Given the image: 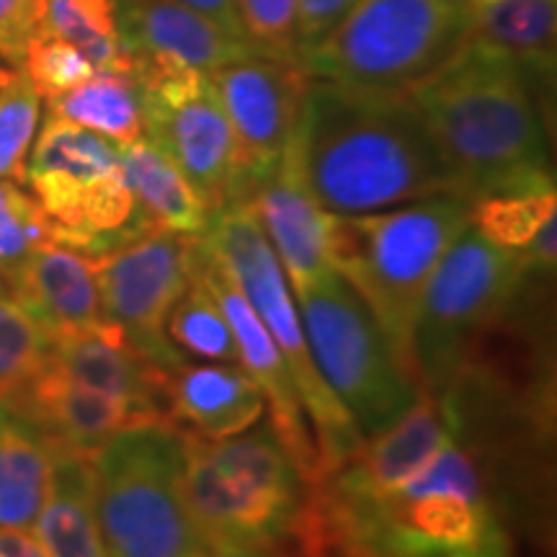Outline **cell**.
Returning <instances> with one entry per match:
<instances>
[{"label":"cell","instance_id":"cell-9","mask_svg":"<svg viewBox=\"0 0 557 557\" xmlns=\"http://www.w3.org/2000/svg\"><path fill=\"white\" fill-rule=\"evenodd\" d=\"M24 184L52 227V243L107 256L156 230L139 212L120 148L96 132L47 114L26 160Z\"/></svg>","mask_w":557,"mask_h":557},{"label":"cell","instance_id":"cell-37","mask_svg":"<svg viewBox=\"0 0 557 557\" xmlns=\"http://www.w3.org/2000/svg\"><path fill=\"white\" fill-rule=\"evenodd\" d=\"M357 5V0H295L297 9V65L302 54L315 50L329 39L348 16V11Z\"/></svg>","mask_w":557,"mask_h":557},{"label":"cell","instance_id":"cell-25","mask_svg":"<svg viewBox=\"0 0 557 557\" xmlns=\"http://www.w3.org/2000/svg\"><path fill=\"white\" fill-rule=\"evenodd\" d=\"M54 451L29 416L0 398V527L29 532L50 491Z\"/></svg>","mask_w":557,"mask_h":557},{"label":"cell","instance_id":"cell-11","mask_svg":"<svg viewBox=\"0 0 557 557\" xmlns=\"http://www.w3.org/2000/svg\"><path fill=\"white\" fill-rule=\"evenodd\" d=\"M295 295L318 372L344 403L361 436L393 426L413 408L421 387L364 299L336 271L295 289Z\"/></svg>","mask_w":557,"mask_h":557},{"label":"cell","instance_id":"cell-20","mask_svg":"<svg viewBox=\"0 0 557 557\" xmlns=\"http://www.w3.org/2000/svg\"><path fill=\"white\" fill-rule=\"evenodd\" d=\"M47 361L78 385L143 403L169 418L171 372L139 354L127 336L107 320L50 338Z\"/></svg>","mask_w":557,"mask_h":557},{"label":"cell","instance_id":"cell-6","mask_svg":"<svg viewBox=\"0 0 557 557\" xmlns=\"http://www.w3.org/2000/svg\"><path fill=\"white\" fill-rule=\"evenodd\" d=\"M218 259L238 284L243 297L274 338L292 380H295L299 403L308 413L312 436L320 455V475L338 468L364 442L354 418L348 416L333 389L325 385L312 359L308 336L295 305L287 276L278 263L274 248L263 233L259 218L248 201H235L218 209L201 235ZM318 475V478H320Z\"/></svg>","mask_w":557,"mask_h":557},{"label":"cell","instance_id":"cell-16","mask_svg":"<svg viewBox=\"0 0 557 557\" xmlns=\"http://www.w3.org/2000/svg\"><path fill=\"white\" fill-rule=\"evenodd\" d=\"M5 400L29 416L54 449L83 457H94L109 438L127 429L169 423L156 408L78 385L47 359Z\"/></svg>","mask_w":557,"mask_h":557},{"label":"cell","instance_id":"cell-35","mask_svg":"<svg viewBox=\"0 0 557 557\" xmlns=\"http://www.w3.org/2000/svg\"><path fill=\"white\" fill-rule=\"evenodd\" d=\"M235 11L256 54L297 65L295 0H235Z\"/></svg>","mask_w":557,"mask_h":557},{"label":"cell","instance_id":"cell-33","mask_svg":"<svg viewBox=\"0 0 557 557\" xmlns=\"http://www.w3.org/2000/svg\"><path fill=\"white\" fill-rule=\"evenodd\" d=\"M50 341L0 278V398L45 364Z\"/></svg>","mask_w":557,"mask_h":557},{"label":"cell","instance_id":"cell-18","mask_svg":"<svg viewBox=\"0 0 557 557\" xmlns=\"http://www.w3.org/2000/svg\"><path fill=\"white\" fill-rule=\"evenodd\" d=\"M248 205L259 218L292 289L336 271L333 235L338 214L323 209L310 197L287 160L282 158L274 176L263 181Z\"/></svg>","mask_w":557,"mask_h":557},{"label":"cell","instance_id":"cell-26","mask_svg":"<svg viewBox=\"0 0 557 557\" xmlns=\"http://www.w3.org/2000/svg\"><path fill=\"white\" fill-rule=\"evenodd\" d=\"M122 158V171L127 178L139 212L156 230L199 238L212 220V209L194 189L189 178L160 152L148 137L129 145H116Z\"/></svg>","mask_w":557,"mask_h":557},{"label":"cell","instance_id":"cell-31","mask_svg":"<svg viewBox=\"0 0 557 557\" xmlns=\"http://www.w3.org/2000/svg\"><path fill=\"white\" fill-rule=\"evenodd\" d=\"M41 99L21 70L0 67V178L24 184Z\"/></svg>","mask_w":557,"mask_h":557},{"label":"cell","instance_id":"cell-39","mask_svg":"<svg viewBox=\"0 0 557 557\" xmlns=\"http://www.w3.org/2000/svg\"><path fill=\"white\" fill-rule=\"evenodd\" d=\"M0 557H47L26 529L0 527Z\"/></svg>","mask_w":557,"mask_h":557},{"label":"cell","instance_id":"cell-27","mask_svg":"<svg viewBox=\"0 0 557 557\" xmlns=\"http://www.w3.org/2000/svg\"><path fill=\"white\" fill-rule=\"evenodd\" d=\"M47 109L50 116L96 132L114 145H129L145 135L139 86L127 73L96 70L81 86L47 101Z\"/></svg>","mask_w":557,"mask_h":557},{"label":"cell","instance_id":"cell-13","mask_svg":"<svg viewBox=\"0 0 557 557\" xmlns=\"http://www.w3.org/2000/svg\"><path fill=\"white\" fill-rule=\"evenodd\" d=\"M96 278L103 320L160 369L176 372L186 357L169 341L165 323L194 282V238L148 230L127 246L96 256Z\"/></svg>","mask_w":557,"mask_h":557},{"label":"cell","instance_id":"cell-2","mask_svg":"<svg viewBox=\"0 0 557 557\" xmlns=\"http://www.w3.org/2000/svg\"><path fill=\"white\" fill-rule=\"evenodd\" d=\"M284 160L333 214H369L457 194L408 94L310 78Z\"/></svg>","mask_w":557,"mask_h":557},{"label":"cell","instance_id":"cell-15","mask_svg":"<svg viewBox=\"0 0 557 557\" xmlns=\"http://www.w3.org/2000/svg\"><path fill=\"white\" fill-rule=\"evenodd\" d=\"M194 278H199L212 292V297L225 312L230 329H233L235 346H238V364L259 385L276 438L287 449V455L295 459L305 483H315L320 475V455L287 361L276 348L274 338L269 336V331L263 329L259 315L248 305V299L243 297L238 284L233 282L225 263L209 250L201 235L194 238Z\"/></svg>","mask_w":557,"mask_h":557},{"label":"cell","instance_id":"cell-17","mask_svg":"<svg viewBox=\"0 0 557 557\" xmlns=\"http://www.w3.org/2000/svg\"><path fill=\"white\" fill-rule=\"evenodd\" d=\"M451 436L449 410L442 395L421 393L413 408L393 426L364 438L338 468L323 472L315 483L338 496H369L408 483Z\"/></svg>","mask_w":557,"mask_h":557},{"label":"cell","instance_id":"cell-28","mask_svg":"<svg viewBox=\"0 0 557 557\" xmlns=\"http://www.w3.org/2000/svg\"><path fill=\"white\" fill-rule=\"evenodd\" d=\"M39 32L78 47L96 70L135 73V58L116 24L114 0H41Z\"/></svg>","mask_w":557,"mask_h":557},{"label":"cell","instance_id":"cell-1","mask_svg":"<svg viewBox=\"0 0 557 557\" xmlns=\"http://www.w3.org/2000/svg\"><path fill=\"white\" fill-rule=\"evenodd\" d=\"M287 557H513L478 451L451 434L408 483L369 496L308 485Z\"/></svg>","mask_w":557,"mask_h":557},{"label":"cell","instance_id":"cell-34","mask_svg":"<svg viewBox=\"0 0 557 557\" xmlns=\"http://www.w3.org/2000/svg\"><path fill=\"white\" fill-rule=\"evenodd\" d=\"M21 73L29 78L39 99L52 101L81 86L83 81H88L96 73V67L90 65L78 47L67 45V41L52 37V34L37 32L29 47H26Z\"/></svg>","mask_w":557,"mask_h":557},{"label":"cell","instance_id":"cell-22","mask_svg":"<svg viewBox=\"0 0 557 557\" xmlns=\"http://www.w3.org/2000/svg\"><path fill=\"white\" fill-rule=\"evenodd\" d=\"M267 400L240 364H189L169 380V421L201 438H227L261 421Z\"/></svg>","mask_w":557,"mask_h":557},{"label":"cell","instance_id":"cell-21","mask_svg":"<svg viewBox=\"0 0 557 557\" xmlns=\"http://www.w3.org/2000/svg\"><path fill=\"white\" fill-rule=\"evenodd\" d=\"M9 287L47 341L103 320L96 259L60 243L34 250Z\"/></svg>","mask_w":557,"mask_h":557},{"label":"cell","instance_id":"cell-30","mask_svg":"<svg viewBox=\"0 0 557 557\" xmlns=\"http://www.w3.org/2000/svg\"><path fill=\"white\" fill-rule=\"evenodd\" d=\"M553 214H557L555 189L493 194L472 201L470 225L493 246L521 250Z\"/></svg>","mask_w":557,"mask_h":557},{"label":"cell","instance_id":"cell-41","mask_svg":"<svg viewBox=\"0 0 557 557\" xmlns=\"http://www.w3.org/2000/svg\"><path fill=\"white\" fill-rule=\"evenodd\" d=\"M462 3H465V5H468V9H470V5H475V3H480V0H462Z\"/></svg>","mask_w":557,"mask_h":557},{"label":"cell","instance_id":"cell-4","mask_svg":"<svg viewBox=\"0 0 557 557\" xmlns=\"http://www.w3.org/2000/svg\"><path fill=\"white\" fill-rule=\"evenodd\" d=\"M181 493L205 545L284 549L308 483L271 423L227 438L181 431Z\"/></svg>","mask_w":557,"mask_h":557},{"label":"cell","instance_id":"cell-38","mask_svg":"<svg viewBox=\"0 0 557 557\" xmlns=\"http://www.w3.org/2000/svg\"><path fill=\"white\" fill-rule=\"evenodd\" d=\"M181 3L191 5V9L205 13V16L212 18L220 29H225L227 34H233L235 39L250 45V41L246 39V32H243V26H240L238 11H235V0H181Z\"/></svg>","mask_w":557,"mask_h":557},{"label":"cell","instance_id":"cell-7","mask_svg":"<svg viewBox=\"0 0 557 557\" xmlns=\"http://www.w3.org/2000/svg\"><path fill=\"white\" fill-rule=\"evenodd\" d=\"M529 282L519 250L465 227L436 263L410 329L408 364L421 393L438 395L472 361L480 338L506 318Z\"/></svg>","mask_w":557,"mask_h":557},{"label":"cell","instance_id":"cell-29","mask_svg":"<svg viewBox=\"0 0 557 557\" xmlns=\"http://www.w3.org/2000/svg\"><path fill=\"white\" fill-rule=\"evenodd\" d=\"M165 333L184 357L214 361V364H238L233 329L218 299L199 278H194L184 297L173 305Z\"/></svg>","mask_w":557,"mask_h":557},{"label":"cell","instance_id":"cell-36","mask_svg":"<svg viewBox=\"0 0 557 557\" xmlns=\"http://www.w3.org/2000/svg\"><path fill=\"white\" fill-rule=\"evenodd\" d=\"M41 26V0H0V60L21 65Z\"/></svg>","mask_w":557,"mask_h":557},{"label":"cell","instance_id":"cell-12","mask_svg":"<svg viewBox=\"0 0 557 557\" xmlns=\"http://www.w3.org/2000/svg\"><path fill=\"white\" fill-rule=\"evenodd\" d=\"M145 137L191 181L212 214L238 201L235 139L212 75L165 58H135Z\"/></svg>","mask_w":557,"mask_h":557},{"label":"cell","instance_id":"cell-19","mask_svg":"<svg viewBox=\"0 0 557 557\" xmlns=\"http://www.w3.org/2000/svg\"><path fill=\"white\" fill-rule=\"evenodd\" d=\"M114 9L132 58H165L205 73L256 58L253 47L181 0H114Z\"/></svg>","mask_w":557,"mask_h":557},{"label":"cell","instance_id":"cell-3","mask_svg":"<svg viewBox=\"0 0 557 557\" xmlns=\"http://www.w3.org/2000/svg\"><path fill=\"white\" fill-rule=\"evenodd\" d=\"M408 96L465 199L555 189L542 94L504 54L465 41Z\"/></svg>","mask_w":557,"mask_h":557},{"label":"cell","instance_id":"cell-23","mask_svg":"<svg viewBox=\"0 0 557 557\" xmlns=\"http://www.w3.org/2000/svg\"><path fill=\"white\" fill-rule=\"evenodd\" d=\"M557 0H480L468 9L470 45L504 54L545 94L555 78Z\"/></svg>","mask_w":557,"mask_h":557},{"label":"cell","instance_id":"cell-24","mask_svg":"<svg viewBox=\"0 0 557 557\" xmlns=\"http://www.w3.org/2000/svg\"><path fill=\"white\" fill-rule=\"evenodd\" d=\"M94 457L54 451L50 491L34 519V540L47 557H109L94 506Z\"/></svg>","mask_w":557,"mask_h":557},{"label":"cell","instance_id":"cell-14","mask_svg":"<svg viewBox=\"0 0 557 557\" xmlns=\"http://www.w3.org/2000/svg\"><path fill=\"white\" fill-rule=\"evenodd\" d=\"M209 75L233 129L238 201H248L289 148L310 75L295 62L259 54Z\"/></svg>","mask_w":557,"mask_h":557},{"label":"cell","instance_id":"cell-5","mask_svg":"<svg viewBox=\"0 0 557 557\" xmlns=\"http://www.w3.org/2000/svg\"><path fill=\"white\" fill-rule=\"evenodd\" d=\"M470 222L472 201L457 194L336 218L333 269L364 299L408 372L418 302L436 263Z\"/></svg>","mask_w":557,"mask_h":557},{"label":"cell","instance_id":"cell-8","mask_svg":"<svg viewBox=\"0 0 557 557\" xmlns=\"http://www.w3.org/2000/svg\"><path fill=\"white\" fill-rule=\"evenodd\" d=\"M181 431L148 423L109 438L94 459V506L109 557H197L205 542L181 493Z\"/></svg>","mask_w":557,"mask_h":557},{"label":"cell","instance_id":"cell-32","mask_svg":"<svg viewBox=\"0 0 557 557\" xmlns=\"http://www.w3.org/2000/svg\"><path fill=\"white\" fill-rule=\"evenodd\" d=\"M45 243H52V227L37 199L18 181L0 178V278L9 284Z\"/></svg>","mask_w":557,"mask_h":557},{"label":"cell","instance_id":"cell-10","mask_svg":"<svg viewBox=\"0 0 557 557\" xmlns=\"http://www.w3.org/2000/svg\"><path fill=\"white\" fill-rule=\"evenodd\" d=\"M465 37L462 0H357L299 67L310 78L410 94L455 58Z\"/></svg>","mask_w":557,"mask_h":557},{"label":"cell","instance_id":"cell-40","mask_svg":"<svg viewBox=\"0 0 557 557\" xmlns=\"http://www.w3.org/2000/svg\"><path fill=\"white\" fill-rule=\"evenodd\" d=\"M197 557H287L284 549L246 545H201Z\"/></svg>","mask_w":557,"mask_h":557}]
</instances>
